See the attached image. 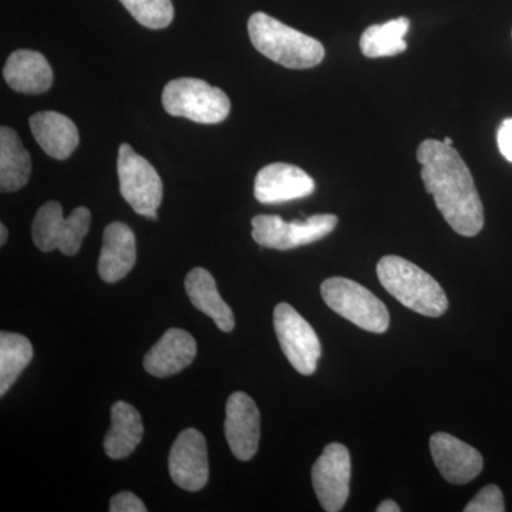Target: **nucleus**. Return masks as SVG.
I'll use <instances>...</instances> for the list:
<instances>
[{
    "mask_svg": "<svg viewBox=\"0 0 512 512\" xmlns=\"http://www.w3.org/2000/svg\"><path fill=\"white\" fill-rule=\"evenodd\" d=\"M424 187L457 234L476 237L484 227V207L473 175L458 151L444 141L424 140L417 148Z\"/></svg>",
    "mask_w": 512,
    "mask_h": 512,
    "instance_id": "1",
    "label": "nucleus"
},
{
    "mask_svg": "<svg viewBox=\"0 0 512 512\" xmlns=\"http://www.w3.org/2000/svg\"><path fill=\"white\" fill-rule=\"evenodd\" d=\"M248 33L259 53L288 69H311L325 57V47L319 40L266 13L256 12L249 18Z\"/></svg>",
    "mask_w": 512,
    "mask_h": 512,
    "instance_id": "2",
    "label": "nucleus"
},
{
    "mask_svg": "<svg viewBox=\"0 0 512 512\" xmlns=\"http://www.w3.org/2000/svg\"><path fill=\"white\" fill-rule=\"evenodd\" d=\"M380 284L393 298L429 318H439L448 309L443 288L433 276L400 256H383L377 264Z\"/></svg>",
    "mask_w": 512,
    "mask_h": 512,
    "instance_id": "3",
    "label": "nucleus"
},
{
    "mask_svg": "<svg viewBox=\"0 0 512 512\" xmlns=\"http://www.w3.org/2000/svg\"><path fill=\"white\" fill-rule=\"evenodd\" d=\"M163 106L171 116L201 124L221 123L231 111L227 94L204 80L192 77L171 80L164 87Z\"/></svg>",
    "mask_w": 512,
    "mask_h": 512,
    "instance_id": "4",
    "label": "nucleus"
},
{
    "mask_svg": "<svg viewBox=\"0 0 512 512\" xmlns=\"http://www.w3.org/2000/svg\"><path fill=\"white\" fill-rule=\"evenodd\" d=\"M323 301L332 311L367 332H386L390 315L386 305L369 289L348 278H329L320 286Z\"/></svg>",
    "mask_w": 512,
    "mask_h": 512,
    "instance_id": "5",
    "label": "nucleus"
},
{
    "mask_svg": "<svg viewBox=\"0 0 512 512\" xmlns=\"http://www.w3.org/2000/svg\"><path fill=\"white\" fill-rule=\"evenodd\" d=\"M90 225L92 212L86 207L76 208L69 217L64 218L62 205L49 201L36 212L32 237L40 251L52 252L59 249L64 255L74 256L82 248Z\"/></svg>",
    "mask_w": 512,
    "mask_h": 512,
    "instance_id": "6",
    "label": "nucleus"
},
{
    "mask_svg": "<svg viewBox=\"0 0 512 512\" xmlns=\"http://www.w3.org/2000/svg\"><path fill=\"white\" fill-rule=\"evenodd\" d=\"M120 192L138 215L157 220V208L163 201L164 187L160 175L146 158L130 144H121L117 160Z\"/></svg>",
    "mask_w": 512,
    "mask_h": 512,
    "instance_id": "7",
    "label": "nucleus"
},
{
    "mask_svg": "<svg viewBox=\"0 0 512 512\" xmlns=\"http://www.w3.org/2000/svg\"><path fill=\"white\" fill-rule=\"evenodd\" d=\"M338 222V217L332 214L293 222H285L278 215H256L252 220V238L261 247L288 251L328 237Z\"/></svg>",
    "mask_w": 512,
    "mask_h": 512,
    "instance_id": "8",
    "label": "nucleus"
},
{
    "mask_svg": "<svg viewBox=\"0 0 512 512\" xmlns=\"http://www.w3.org/2000/svg\"><path fill=\"white\" fill-rule=\"evenodd\" d=\"M274 326L282 352L296 372L309 376L316 372L322 346L312 326L289 303H279Z\"/></svg>",
    "mask_w": 512,
    "mask_h": 512,
    "instance_id": "9",
    "label": "nucleus"
},
{
    "mask_svg": "<svg viewBox=\"0 0 512 512\" xmlns=\"http://www.w3.org/2000/svg\"><path fill=\"white\" fill-rule=\"evenodd\" d=\"M352 461L348 448L340 443L325 447L312 467V483L323 510L338 512L345 507L350 494Z\"/></svg>",
    "mask_w": 512,
    "mask_h": 512,
    "instance_id": "10",
    "label": "nucleus"
},
{
    "mask_svg": "<svg viewBox=\"0 0 512 512\" xmlns=\"http://www.w3.org/2000/svg\"><path fill=\"white\" fill-rule=\"evenodd\" d=\"M168 470L178 487L200 491L208 484L210 463L204 434L195 429L184 430L171 447Z\"/></svg>",
    "mask_w": 512,
    "mask_h": 512,
    "instance_id": "11",
    "label": "nucleus"
},
{
    "mask_svg": "<svg viewBox=\"0 0 512 512\" xmlns=\"http://www.w3.org/2000/svg\"><path fill=\"white\" fill-rule=\"evenodd\" d=\"M224 430L228 446L238 460L249 461L255 456L261 437V414L247 393L235 392L229 396Z\"/></svg>",
    "mask_w": 512,
    "mask_h": 512,
    "instance_id": "12",
    "label": "nucleus"
},
{
    "mask_svg": "<svg viewBox=\"0 0 512 512\" xmlns=\"http://www.w3.org/2000/svg\"><path fill=\"white\" fill-rule=\"evenodd\" d=\"M430 451L437 470L448 483H470L483 471L484 460L478 450L451 434H433Z\"/></svg>",
    "mask_w": 512,
    "mask_h": 512,
    "instance_id": "13",
    "label": "nucleus"
},
{
    "mask_svg": "<svg viewBox=\"0 0 512 512\" xmlns=\"http://www.w3.org/2000/svg\"><path fill=\"white\" fill-rule=\"evenodd\" d=\"M254 192L262 204H279L309 197L315 192V181L296 165L274 163L256 174Z\"/></svg>",
    "mask_w": 512,
    "mask_h": 512,
    "instance_id": "14",
    "label": "nucleus"
},
{
    "mask_svg": "<svg viewBox=\"0 0 512 512\" xmlns=\"http://www.w3.org/2000/svg\"><path fill=\"white\" fill-rule=\"evenodd\" d=\"M197 356V342L183 329H168L144 357V369L151 376L170 377L183 372Z\"/></svg>",
    "mask_w": 512,
    "mask_h": 512,
    "instance_id": "15",
    "label": "nucleus"
},
{
    "mask_svg": "<svg viewBox=\"0 0 512 512\" xmlns=\"http://www.w3.org/2000/svg\"><path fill=\"white\" fill-rule=\"evenodd\" d=\"M136 237L123 222H111L104 229L99 259V274L107 284H116L136 265Z\"/></svg>",
    "mask_w": 512,
    "mask_h": 512,
    "instance_id": "16",
    "label": "nucleus"
},
{
    "mask_svg": "<svg viewBox=\"0 0 512 512\" xmlns=\"http://www.w3.org/2000/svg\"><path fill=\"white\" fill-rule=\"evenodd\" d=\"M33 137L46 154L56 160H67L79 146L76 124L56 111H40L29 120Z\"/></svg>",
    "mask_w": 512,
    "mask_h": 512,
    "instance_id": "17",
    "label": "nucleus"
},
{
    "mask_svg": "<svg viewBox=\"0 0 512 512\" xmlns=\"http://www.w3.org/2000/svg\"><path fill=\"white\" fill-rule=\"evenodd\" d=\"M6 83L15 92L42 94L52 87L53 72L42 53L35 50H16L3 69Z\"/></svg>",
    "mask_w": 512,
    "mask_h": 512,
    "instance_id": "18",
    "label": "nucleus"
},
{
    "mask_svg": "<svg viewBox=\"0 0 512 512\" xmlns=\"http://www.w3.org/2000/svg\"><path fill=\"white\" fill-rule=\"evenodd\" d=\"M185 292L192 305L204 315L210 316L222 332L235 328L234 312L218 292L214 276L204 268H194L185 278Z\"/></svg>",
    "mask_w": 512,
    "mask_h": 512,
    "instance_id": "19",
    "label": "nucleus"
},
{
    "mask_svg": "<svg viewBox=\"0 0 512 512\" xmlns=\"http://www.w3.org/2000/svg\"><path fill=\"white\" fill-rule=\"evenodd\" d=\"M144 436L143 421L136 407L117 402L111 407V427L104 437V451L113 460H124L134 453Z\"/></svg>",
    "mask_w": 512,
    "mask_h": 512,
    "instance_id": "20",
    "label": "nucleus"
},
{
    "mask_svg": "<svg viewBox=\"0 0 512 512\" xmlns=\"http://www.w3.org/2000/svg\"><path fill=\"white\" fill-rule=\"evenodd\" d=\"M32 163L13 128H0V190L15 192L28 184Z\"/></svg>",
    "mask_w": 512,
    "mask_h": 512,
    "instance_id": "21",
    "label": "nucleus"
},
{
    "mask_svg": "<svg viewBox=\"0 0 512 512\" xmlns=\"http://www.w3.org/2000/svg\"><path fill=\"white\" fill-rule=\"evenodd\" d=\"M409 19L399 18L373 25L367 28L360 37V49L363 55L370 59L390 57L406 52L407 43L403 37L409 32Z\"/></svg>",
    "mask_w": 512,
    "mask_h": 512,
    "instance_id": "22",
    "label": "nucleus"
},
{
    "mask_svg": "<svg viewBox=\"0 0 512 512\" xmlns=\"http://www.w3.org/2000/svg\"><path fill=\"white\" fill-rule=\"evenodd\" d=\"M33 359L30 340L19 333H0V396H5Z\"/></svg>",
    "mask_w": 512,
    "mask_h": 512,
    "instance_id": "23",
    "label": "nucleus"
},
{
    "mask_svg": "<svg viewBox=\"0 0 512 512\" xmlns=\"http://www.w3.org/2000/svg\"><path fill=\"white\" fill-rule=\"evenodd\" d=\"M121 5L140 25L148 29H165L174 19L171 0H120Z\"/></svg>",
    "mask_w": 512,
    "mask_h": 512,
    "instance_id": "24",
    "label": "nucleus"
},
{
    "mask_svg": "<svg viewBox=\"0 0 512 512\" xmlns=\"http://www.w3.org/2000/svg\"><path fill=\"white\" fill-rule=\"evenodd\" d=\"M466 512H504L503 491L497 485L491 484L481 488L476 497L464 508Z\"/></svg>",
    "mask_w": 512,
    "mask_h": 512,
    "instance_id": "25",
    "label": "nucleus"
},
{
    "mask_svg": "<svg viewBox=\"0 0 512 512\" xmlns=\"http://www.w3.org/2000/svg\"><path fill=\"white\" fill-rule=\"evenodd\" d=\"M111 512H147V507L136 494L121 491L110 501Z\"/></svg>",
    "mask_w": 512,
    "mask_h": 512,
    "instance_id": "26",
    "label": "nucleus"
},
{
    "mask_svg": "<svg viewBox=\"0 0 512 512\" xmlns=\"http://www.w3.org/2000/svg\"><path fill=\"white\" fill-rule=\"evenodd\" d=\"M497 143L501 154L512 163V119L504 120L498 128Z\"/></svg>",
    "mask_w": 512,
    "mask_h": 512,
    "instance_id": "27",
    "label": "nucleus"
},
{
    "mask_svg": "<svg viewBox=\"0 0 512 512\" xmlns=\"http://www.w3.org/2000/svg\"><path fill=\"white\" fill-rule=\"evenodd\" d=\"M377 512H399L400 507L396 501L393 500H384L383 503L379 504V507L376 508Z\"/></svg>",
    "mask_w": 512,
    "mask_h": 512,
    "instance_id": "28",
    "label": "nucleus"
},
{
    "mask_svg": "<svg viewBox=\"0 0 512 512\" xmlns=\"http://www.w3.org/2000/svg\"><path fill=\"white\" fill-rule=\"evenodd\" d=\"M6 239H8V229H6L5 224H0V245L6 244Z\"/></svg>",
    "mask_w": 512,
    "mask_h": 512,
    "instance_id": "29",
    "label": "nucleus"
},
{
    "mask_svg": "<svg viewBox=\"0 0 512 512\" xmlns=\"http://www.w3.org/2000/svg\"><path fill=\"white\" fill-rule=\"evenodd\" d=\"M444 143L448 144V146H453V140L450 137L444 138Z\"/></svg>",
    "mask_w": 512,
    "mask_h": 512,
    "instance_id": "30",
    "label": "nucleus"
}]
</instances>
